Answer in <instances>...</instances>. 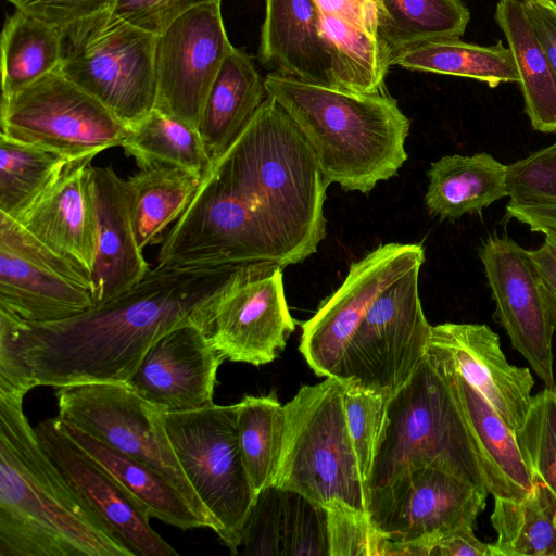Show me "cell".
I'll use <instances>...</instances> for the list:
<instances>
[{
  "instance_id": "6da1fadb",
  "label": "cell",
  "mask_w": 556,
  "mask_h": 556,
  "mask_svg": "<svg viewBox=\"0 0 556 556\" xmlns=\"http://www.w3.org/2000/svg\"><path fill=\"white\" fill-rule=\"evenodd\" d=\"M242 267L157 264L122 295L58 321L28 324L0 313L36 387L127 383L162 336L187 324L203 327L211 305Z\"/></svg>"
},
{
  "instance_id": "7a4b0ae2",
  "label": "cell",
  "mask_w": 556,
  "mask_h": 556,
  "mask_svg": "<svg viewBox=\"0 0 556 556\" xmlns=\"http://www.w3.org/2000/svg\"><path fill=\"white\" fill-rule=\"evenodd\" d=\"M23 400L0 395V556H132L62 477Z\"/></svg>"
},
{
  "instance_id": "3957f363",
  "label": "cell",
  "mask_w": 556,
  "mask_h": 556,
  "mask_svg": "<svg viewBox=\"0 0 556 556\" xmlns=\"http://www.w3.org/2000/svg\"><path fill=\"white\" fill-rule=\"evenodd\" d=\"M265 88L305 137L328 186L368 193L407 160L410 123L387 90L355 92L273 72Z\"/></svg>"
},
{
  "instance_id": "277c9868",
  "label": "cell",
  "mask_w": 556,
  "mask_h": 556,
  "mask_svg": "<svg viewBox=\"0 0 556 556\" xmlns=\"http://www.w3.org/2000/svg\"><path fill=\"white\" fill-rule=\"evenodd\" d=\"M422 465L443 467L486 490L452 380L428 352L412 378L387 401L367 491Z\"/></svg>"
},
{
  "instance_id": "5b68a950",
  "label": "cell",
  "mask_w": 556,
  "mask_h": 556,
  "mask_svg": "<svg viewBox=\"0 0 556 556\" xmlns=\"http://www.w3.org/2000/svg\"><path fill=\"white\" fill-rule=\"evenodd\" d=\"M343 389L327 377L302 386L283 405L285 444L273 486L325 510L346 507L367 516L368 491L348 430Z\"/></svg>"
},
{
  "instance_id": "8992f818",
  "label": "cell",
  "mask_w": 556,
  "mask_h": 556,
  "mask_svg": "<svg viewBox=\"0 0 556 556\" xmlns=\"http://www.w3.org/2000/svg\"><path fill=\"white\" fill-rule=\"evenodd\" d=\"M59 72L128 127L154 109L156 36L110 8L60 27Z\"/></svg>"
},
{
  "instance_id": "52a82bcc",
  "label": "cell",
  "mask_w": 556,
  "mask_h": 556,
  "mask_svg": "<svg viewBox=\"0 0 556 556\" xmlns=\"http://www.w3.org/2000/svg\"><path fill=\"white\" fill-rule=\"evenodd\" d=\"M163 422L188 481L217 526L215 533L237 554L258 496L239 447L236 404L163 412Z\"/></svg>"
},
{
  "instance_id": "ba28073f",
  "label": "cell",
  "mask_w": 556,
  "mask_h": 556,
  "mask_svg": "<svg viewBox=\"0 0 556 556\" xmlns=\"http://www.w3.org/2000/svg\"><path fill=\"white\" fill-rule=\"evenodd\" d=\"M421 266L410 269L372 302L344 346L333 377L389 399L425 357L432 326L418 292Z\"/></svg>"
},
{
  "instance_id": "9c48e42d",
  "label": "cell",
  "mask_w": 556,
  "mask_h": 556,
  "mask_svg": "<svg viewBox=\"0 0 556 556\" xmlns=\"http://www.w3.org/2000/svg\"><path fill=\"white\" fill-rule=\"evenodd\" d=\"M1 135L65 156L94 157L122 147L129 127L59 70L2 97Z\"/></svg>"
},
{
  "instance_id": "30bf717a",
  "label": "cell",
  "mask_w": 556,
  "mask_h": 556,
  "mask_svg": "<svg viewBox=\"0 0 556 556\" xmlns=\"http://www.w3.org/2000/svg\"><path fill=\"white\" fill-rule=\"evenodd\" d=\"M58 417L163 475L211 525L217 526L188 481L163 422V412L122 382L56 388Z\"/></svg>"
},
{
  "instance_id": "8fae6325",
  "label": "cell",
  "mask_w": 556,
  "mask_h": 556,
  "mask_svg": "<svg viewBox=\"0 0 556 556\" xmlns=\"http://www.w3.org/2000/svg\"><path fill=\"white\" fill-rule=\"evenodd\" d=\"M489 492L437 465L408 467L367 495V516L386 539L418 546L419 556L441 535L475 527Z\"/></svg>"
},
{
  "instance_id": "7c38bea8",
  "label": "cell",
  "mask_w": 556,
  "mask_h": 556,
  "mask_svg": "<svg viewBox=\"0 0 556 556\" xmlns=\"http://www.w3.org/2000/svg\"><path fill=\"white\" fill-rule=\"evenodd\" d=\"M203 331L231 362H273L295 329L283 288L282 267H242L211 305Z\"/></svg>"
},
{
  "instance_id": "4fadbf2b",
  "label": "cell",
  "mask_w": 556,
  "mask_h": 556,
  "mask_svg": "<svg viewBox=\"0 0 556 556\" xmlns=\"http://www.w3.org/2000/svg\"><path fill=\"white\" fill-rule=\"evenodd\" d=\"M92 307L90 281L0 213V309L45 324Z\"/></svg>"
},
{
  "instance_id": "5bb4252c",
  "label": "cell",
  "mask_w": 556,
  "mask_h": 556,
  "mask_svg": "<svg viewBox=\"0 0 556 556\" xmlns=\"http://www.w3.org/2000/svg\"><path fill=\"white\" fill-rule=\"evenodd\" d=\"M232 47L220 3L180 15L156 36L154 108L199 130L208 92Z\"/></svg>"
},
{
  "instance_id": "9a60e30c",
  "label": "cell",
  "mask_w": 556,
  "mask_h": 556,
  "mask_svg": "<svg viewBox=\"0 0 556 556\" xmlns=\"http://www.w3.org/2000/svg\"><path fill=\"white\" fill-rule=\"evenodd\" d=\"M425 262L416 243H386L351 264L342 285L303 323L300 352L318 377H333L345 344L377 296Z\"/></svg>"
},
{
  "instance_id": "2e32d148",
  "label": "cell",
  "mask_w": 556,
  "mask_h": 556,
  "mask_svg": "<svg viewBox=\"0 0 556 556\" xmlns=\"http://www.w3.org/2000/svg\"><path fill=\"white\" fill-rule=\"evenodd\" d=\"M479 256L495 302V316L511 345L545 386L555 384L553 334L530 251L508 237L490 236Z\"/></svg>"
},
{
  "instance_id": "e0dca14e",
  "label": "cell",
  "mask_w": 556,
  "mask_h": 556,
  "mask_svg": "<svg viewBox=\"0 0 556 556\" xmlns=\"http://www.w3.org/2000/svg\"><path fill=\"white\" fill-rule=\"evenodd\" d=\"M41 446L76 495L132 556H177L150 525L144 507L96 459L48 418L35 427Z\"/></svg>"
},
{
  "instance_id": "ac0fdd59",
  "label": "cell",
  "mask_w": 556,
  "mask_h": 556,
  "mask_svg": "<svg viewBox=\"0 0 556 556\" xmlns=\"http://www.w3.org/2000/svg\"><path fill=\"white\" fill-rule=\"evenodd\" d=\"M224 356L201 327L179 326L155 341L127 381L162 412H185L213 403Z\"/></svg>"
},
{
  "instance_id": "d6986e66",
  "label": "cell",
  "mask_w": 556,
  "mask_h": 556,
  "mask_svg": "<svg viewBox=\"0 0 556 556\" xmlns=\"http://www.w3.org/2000/svg\"><path fill=\"white\" fill-rule=\"evenodd\" d=\"M429 344L437 349L514 432L531 403L534 379L529 368L510 364L500 337L484 324L432 326Z\"/></svg>"
},
{
  "instance_id": "ffe728a7",
  "label": "cell",
  "mask_w": 556,
  "mask_h": 556,
  "mask_svg": "<svg viewBox=\"0 0 556 556\" xmlns=\"http://www.w3.org/2000/svg\"><path fill=\"white\" fill-rule=\"evenodd\" d=\"M93 157L71 162L15 220L34 239L72 265L91 285L96 225L90 185Z\"/></svg>"
},
{
  "instance_id": "44dd1931",
  "label": "cell",
  "mask_w": 556,
  "mask_h": 556,
  "mask_svg": "<svg viewBox=\"0 0 556 556\" xmlns=\"http://www.w3.org/2000/svg\"><path fill=\"white\" fill-rule=\"evenodd\" d=\"M96 247L91 275L93 307L130 290L149 273L135 233L126 180L110 166H91Z\"/></svg>"
},
{
  "instance_id": "7402d4cb",
  "label": "cell",
  "mask_w": 556,
  "mask_h": 556,
  "mask_svg": "<svg viewBox=\"0 0 556 556\" xmlns=\"http://www.w3.org/2000/svg\"><path fill=\"white\" fill-rule=\"evenodd\" d=\"M258 59L273 73L333 86L331 50L314 0H265Z\"/></svg>"
},
{
  "instance_id": "603a6c76",
  "label": "cell",
  "mask_w": 556,
  "mask_h": 556,
  "mask_svg": "<svg viewBox=\"0 0 556 556\" xmlns=\"http://www.w3.org/2000/svg\"><path fill=\"white\" fill-rule=\"evenodd\" d=\"M427 352L441 364L452 380L489 494L521 500L532 489L533 478L523 462L514 431L437 349L429 344Z\"/></svg>"
},
{
  "instance_id": "cb8c5ba5",
  "label": "cell",
  "mask_w": 556,
  "mask_h": 556,
  "mask_svg": "<svg viewBox=\"0 0 556 556\" xmlns=\"http://www.w3.org/2000/svg\"><path fill=\"white\" fill-rule=\"evenodd\" d=\"M267 98L253 59L232 47L208 92L199 131L212 162L233 143Z\"/></svg>"
},
{
  "instance_id": "d4e9b609",
  "label": "cell",
  "mask_w": 556,
  "mask_h": 556,
  "mask_svg": "<svg viewBox=\"0 0 556 556\" xmlns=\"http://www.w3.org/2000/svg\"><path fill=\"white\" fill-rule=\"evenodd\" d=\"M56 418L62 430L106 469L144 507L151 518L181 530L212 529L211 522L159 471Z\"/></svg>"
},
{
  "instance_id": "484cf974",
  "label": "cell",
  "mask_w": 556,
  "mask_h": 556,
  "mask_svg": "<svg viewBox=\"0 0 556 556\" xmlns=\"http://www.w3.org/2000/svg\"><path fill=\"white\" fill-rule=\"evenodd\" d=\"M427 175L425 204L441 219L480 214L509 194L507 166L486 152L443 156L431 163Z\"/></svg>"
},
{
  "instance_id": "4316f807",
  "label": "cell",
  "mask_w": 556,
  "mask_h": 556,
  "mask_svg": "<svg viewBox=\"0 0 556 556\" xmlns=\"http://www.w3.org/2000/svg\"><path fill=\"white\" fill-rule=\"evenodd\" d=\"M494 17L515 59L532 127L556 132V72L533 33L522 1L498 0Z\"/></svg>"
},
{
  "instance_id": "83f0119b",
  "label": "cell",
  "mask_w": 556,
  "mask_h": 556,
  "mask_svg": "<svg viewBox=\"0 0 556 556\" xmlns=\"http://www.w3.org/2000/svg\"><path fill=\"white\" fill-rule=\"evenodd\" d=\"M202 178L185 169L156 165L126 180L132 225L139 247L163 242L195 195Z\"/></svg>"
},
{
  "instance_id": "f1b7e54d",
  "label": "cell",
  "mask_w": 556,
  "mask_h": 556,
  "mask_svg": "<svg viewBox=\"0 0 556 556\" xmlns=\"http://www.w3.org/2000/svg\"><path fill=\"white\" fill-rule=\"evenodd\" d=\"M490 520L497 534L490 556H556V501L543 482L533 480L518 501L494 497Z\"/></svg>"
},
{
  "instance_id": "f546056e",
  "label": "cell",
  "mask_w": 556,
  "mask_h": 556,
  "mask_svg": "<svg viewBox=\"0 0 556 556\" xmlns=\"http://www.w3.org/2000/svg\"><path fill=\"white\" fill-rule=\"evenodd\" d=\"M392 65L409 71L472 78L491 88L519 81L515 59L502 40L492 46L442 39L417 45L393 54Z\"/></svg>"
},
{
  "instance_id": "4dcf8cb0",
  "label": "cell",
  "mask_w": 556,
  "mask_h": 556,
  "mask_svg": "<svg viewBox=\"0 0 556 556\" xmlns=\"http://www.w3.org/2000/svg\"><path fill=\"white\" fill-rule=\"evenodd\" d=\"M122 148L140 169L167 165L203 178L213 164L198 129L155 108L129 126Z\"/></svg>"
},
{
  "instance_id": "1f68e13d",
  "label": "cell",
  "mask_w": 556,
  "mask_h": 556,
  "mask_svg": "<svg viewBox=\"0 0 556 556\" xmlns=\"http://www.w3.org/2000/svg\"><path fill=\"white\" fill-rule=\"evenodd\" d=\"M60 29L21 10L4 23L1 35L2 97L59 70Z\"/></svg>"
},
{
  "instance_id": "d6a6232c",
  "label": "cell",
  "mask_w": 556,
  "mask_h": 556,
  "mask_svg": "<svg viewBox=\"0 0 556 556\" xmlns=\"http://www.w3.org/2000/svg\"><path fill=\"white\" fill-rule=\"evenodd\" d=\"M321 27L331 50L333 86L363 93L386 90L393 53L379 36L330 15L321 14Z\"/></svg>"
},
{
  "instance_id": "836d02e7",
  "label": "cell",
  "mask_w": 556,
  "mask_h": 556,
  "mask_svg": "<svg viewBox=\"0 0 556 556\" xmlns=\"http://www.w3.org/2000/svg\"><path fill=\"white\" fill-rule=\"evenodd\" d=\"M469 21L464 0H381L378 36L395 54L425 42L460 38Z\"/></svg>"
},
{
  "instance_id": "e575fe53",
  "label": "cell",
  "mask_w": 556,
  "mask_h": 556,
  "mask_svg": "<svg viewBox=\"0 0 556 556\" xmlns=\"http://www.w3.org/2000/svg\"><path fill=\"white\" fill-rule=\"evenodd\" d=\"M237 406V432L244 467L255 494L274 485L286 434L285 407L271 392L244 396Z\"/></svg>"
},
{
  "instance_id": "d590c367",
  "label": "cell",
  "mask_w": 556,
  "mask_h": 556,
  "mask_svg": "<svg viewBox=\"0 0 556 556\" xmlns=\"http://www.w3.org/2000/svg\"><path fill=\"white\" fill-rule=\"evenodd\" d=\"M73 161L0 134V213L16 219Z\"/></svg>"
},
{
  "instance_id": "8d00e7d4",
  "label": "cell",
  "mask_w": 556,
  "mask_h": 556,
  "mask_svg": "<svg viewBox=\"0 0 556 556\" xmlns=\"http://www.w3.org/2000/svg\"><path fill=\"white\" fill-rule=\"evenodd\" d=\"M515 438L533 480L543 482L556 501V383L531 397Z\"/></svg>"
},
{
  "instance_id": "74e56055",
  "label": "cell",
  "mask_w": 556,
  "mask_h": 556,
  "mask_svg": "<svg viewBox=\"0 0 556 556\" xmlns=\"http://www.w3.org/2000/svg\"><path fill=\"white\" fill-rule=\"evenodd\" d=\"M343 386L348 430L366 484L382 429L388 399L375 391L344 383Z\"/></svg>"
},
{
  "instance_id": "f35d334b",
  "label": "cell",
  "mask_w": 556,
  "mask_h": 556,
  "mask_svg": "<svg viewBox=\"0 0 556 556\" xmlns=\"http://www.w3.org/2000/svg\"><path fill=\"white\" fill-rule=\"evenodd\" d=\"M508 205L556 206V142L507 165Z\"/></svg>"
},
{
  "instance_id": "ab89813d",
  "label": "cell",
  "mask_w": 556,
  "mask_h": 556,
  "mask_svg": "<svg viewBox=\"0 0 556 556\" xmlns=\"http://www.w3.org/2000/svg\"><path fill=\"white\" fill-rule=\"evenodd\" d=\"M328 555L380 556L383 536L368 516L346 507L326 509Z\"/></svg>"
},
{
  "instance_id": "60d3db41",
  "label": "cell",
  "mask_w": 556,
  "mask_h": 556,
  "mask_svg": "<svg viewBox=\"0 0 556 556\" xmlns=\"http://www.w3.org/2000/svg\"><path fill=\"white\" fill-rule=\"evenodd\" d=\"M220 0H112L110 9L130 24L155 36L189 10Z\"/></svg>"
},
{
  "instance_id": "b9f144b4",
  "label": "cell",
  "mask_w": 556,
  "mask_h": 556,
  "mask_svg": "<svg viewBox=\"0 0 556 556\" xmlns=\"http://www.w3.org/2000/svg\"><path fill=\"white\" fill-rule=\"evenodd\" d=\"M35 387L12 326L0 313V395L24 399Z\"/></svg>"
},
{
  "instance_id": "7bdbcfd3",
  "label": "cell",
  "mask_w": 556,
  "mask_h": 556,
  "mask_svg": "<svg viewBox=\"0 0 556 556\" xmlns=\"http://www.w3.org/2000/svg\"><path fill=\"white\" fill-rule=\"evenodd\" d=\"M16 10L58 28L111 7L112 0H7Z\"/></svg>"
},
{
  "instance_id": "ee69618b",
  "label": "cell",
  "mask_w": 556,
  "mask_h": 556,
  "mask_svg": "<svg viewBox=\"0 0 556 556\" xmlns=\"http://www.w3.org/2000/svg\"><path fill=\"white\" fill-rule=\"evenodd\" d=\"M320 14L346 20L378 36L381 0H314Z\"/></svg>"
},
{
  "instance_id": "f6af8a7d",
  "label": "cell",
  "mask_w": 556,
  "mask_h": 556,
  "mask_svg": "<svg viewBox=\"0 0 556 556\" xmlns=\"http://www.w3.org/2000/svg\"><path fill=\"white\" fill-rule=\"evenodd\" d=\"M543 243L530 251L536 268L552 327L556 330V232L544 235Z\"/></svg>"
},
{
  "instance_id": "bcb514c9",
  "label": "cell",
  "mask_w": 556,
  "mask_h": 556,
  "mask_svg": "<svg viewBox=\"0 0 556 556\" xmlns=\"http://www.w3.org/2000/svg\"><path fill=\"white\" fill-rule=\"evenodd\" d=\"M533 33L556 72V0H523Z\"/></svg>"
},
{
  "instance_id": "7dc6e473",
  "label": "cell",
  "mask_w": 556,
  "mask_h": 556,
  "mask_svg": "<svg viewBox=\"0 0 556 556\" xmlns=\"http://www.w3.org/2000/svg\"><path fill=\"white\" fill-rule=\"evenodd\" d=\"M473 528H458L435 539L428 545L427 556H490L489 544L475 535Z\"/></svg>"
},
{
  "instance_id": "c3c4849f",
  "label": "cell",
  "mask_w": 556,
  "mask_h": 556,
  "mask_svg": "<svg viewBox=\"0 0 556 556\" xmlns=\"http://www.w3.org/2000/svg\"><path fill=\"white\" fill-rule=\"evenodd\" d=\"M507 218L527 225L531 231L543 235L556 232V206L506 205Z\"/></svg>"
},
{
  "instance_id": "681fc988",
  "label": "cell",
  "mask_w": 556,
  "mask_h": 556,
  "mask_svg": "<svg viewBox=\"0 0 556 556\" xmlns=\"http://www.w3.org/2000/svg\"><path fill=\"white\" fill-rule=\"evenodd\" d=\"M520 1H523V0H520Z\"/></svg>"
}]
</instances>
